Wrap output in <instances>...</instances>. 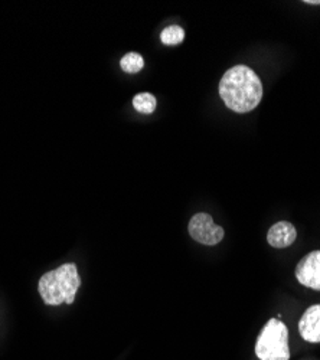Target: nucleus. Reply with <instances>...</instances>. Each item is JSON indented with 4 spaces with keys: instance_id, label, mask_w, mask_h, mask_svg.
Here are the masks:
<instances>
[{
    "instance_id": "9b49d317",
    "label": "nucleus",
    "mask_w": 320,
    "mask_h": 360,
    "mask_svg": "<svg viewBox=\"0 0 320 360\" xmlns=\"http://www.w3.org/2000/svg\"><path fill=\"white\" fill-rule=\"evenodd\" d=\"M306 5H314V6H319L320 5V0H305Z\"/></svg>"
},
{
    "instance_id": "f257e3e1",
    "label": "nucleus",
    "mask_w": 320,
    "mask_h": 360,
    "mask_svg": "<svg viewBox=\"0 0 320 360\" xmlns=\"http://www.w3.org/2000/svg\"><path fill=\"white\" fill-rule=\"evenodd\" d=\"M219 96L229 110L245 114L263 98V82L250 67L236 65L221 78Z\"/></svg>"
},
{
    "instance_id": "f03ea898",
    "label": "nucleus",
    "mask_w": 320,
    "mask_h": 360,
    "mask_svg": "<svg viewBox=\"0 0 320 360\" xmlns=\"http://www.w3.org/2000/svg\"><path fill=\"white\" fill-rule=\"evenodd\" d=\"M81 278L75 264H64L44 274L39 280V294L48 306L72 304Z\"/></svg>"
},
{
    "instance_id": "423d86ee",
    "label": "nucleus",
    "mask_w": 320,
    "mask_h": 360,
    "mask_svg": "<svg viewBox=\"0 0 320 360\" xmlns=\"http://www.w3.org/2000/svg\"><path fill=\"white\" fill-rule=\"evenodd\" d=\"M299 333L309 343H320V304L310 306L299 320Z\"/></svg>"
},
{
    "instance_id": "7ed1b4c3",
    "label": "nucleus",
    "mask_w": 320,
    "mask_h": 360,
    "mask_svg": "<svg viewBox=\"0 0 320 360\" xmlns=\"http://www.w3.org/2000/svg\"><path fill=\"white\" fill-rule=\"evenodd\" d=\"M255 354L260 360H288V328L279 319H270L261 330L255 343Z\"/></svg>"
},
{
    "instance_id": "20e7f679",
    "label": "nucleus",
    "mask_w": 320,
    "mask_h": 360,
    "mask_svg": "<svg viewBox=\"0 0 320 360\" xmlns=\"http://www.w3.org/2000/svg\"><path fill=\"white\" fill-rule=\"evenodd\" d=\"M188 231L193 241L207 247L218 245L225 236L224 228L218 226L214 222L212 217L205 212H200L192 217V219L189 221Z\"/></svg>"
},
{
    "instance_id": "0eeeda50",
    "label": "nucleus",
    "mask_w": 320,
    "mask_h": 360,
    "mask_svg": "<svg viewBox=\"0 0 320 360\" xmlns=\"http://www.w3.org/2000/svg\"><path fill=\"white\" fill-rule=\"evenodd\" d=\"M297 238V231L293 224L281 221L274 224L267 232V243L273 248H287L293 245Z\"/></svg>"
},
{
    "instance_id": "6e6552de",
    "label": "nucleus",
    "mask_w": 320,
    "mask_h": 360,
    "mask_svg": "<svg viewBox=\"0 0 320 360\" xmlns=\"http://www.w3.org/2000/svg\"><path fill=\"white\" fill-rule=\"evenodd\" d=\"M133 107L141 114H152L158 107L156 97L149 93H140L133 98Z\"/></svg>"
},
{
    "instance_id": "1a4fd4ad",
    "label": "nucleus",
    "mask_w": 320,
    "mask_h": 360,
    "mask_svg": "<svg viewBox=\"0 0 320 360\" xmlns=\"http://www.w3.org/2000/svg\"><path fill=\"white\" fill-rule=\"evenodd\" d=\"M185 39L184 27L178 25H172L165 27L160 34V41L163 45H179Z\"/></svg>"
},
{
    "instance_id": "39448f33",
    "label": "nucleus",
    "mask_w": 320,
    "mask_h": 360,
    "mask_svg": "<svg viewBox=\"0 0 320 360\" xmlns=\"http://www.w3.org/2000/svg\"><path fill=\"white\" fill-rule=\"evenodd\" d=\"M295 276L302 285L320 291V250L309 252L299 261Z\"/></svg>"
},
{
    "instance_id": "9d476101",
    "label": "nucleus",
    "mask_w": 320,
    "mask_h": 360,
    "mask_svg": "<svg viewBox=\"0 0 320 360\" xmlns=\"http://www.w3.org/2000/svg\"><path fill=\"white\" fill-rule=\"evenodd\" d=\"M122 70L127 74H137L144 67V59L137 52H129L122 58Z\"/></svg>"
}]
</instances>
